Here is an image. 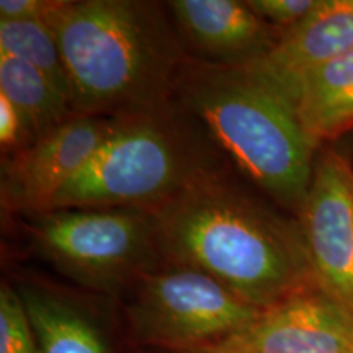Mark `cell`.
<instances>
[{
	"label": "cell",
	"mask_w": 353,
	"mask_h": 353,
	"mask_svg": "<svg viewBox=\"0 0 353 353\" xmlns=\"http://www.w3.org/2000/svg\"><path fill=\"white\" fill-rule=\"evenodd\" d=\"M152 214L162 262L208 273L260 309L317 280L298 219L216 169Z\"/></svg>",
	"instance_id": "1"
},
{
	"label": "cell",
	"mask_w": 353,
	"mask_h": 353,
	"mask_svg": "<svg viewBox=\"0 0 353 353\" xmlns=\"http://www.w3.org/2000/svg\"><path fill=\"white\" fill-rule=\"evenodd\" d=\"M74 114L134 117L174 107L188 57L152 3L59 0L48 17Z\"/></svg>",
	"instance_id": "2"
},
{
	"label": "cell",
	"mask_w": 353,
	"mask_h": 353,
	"mask_svg": "<svg viewBox=\"0 0 353 353\" xmlns=\"http://www.w3.org/2000/svg\"><path fill=\"white\" fill-rule=\"evenodd\" d=\"M174 101L205 128L254 187L298 213L321 148L288 97L245 68L188 59Z\"/></svg>",
	"instance_id": "3"
},
{
	"label": "cell",
	"mask_w": 353,
	"mask_h": 353,
	"mask_svg": "<svg viewBox=\"0 0 353 353\" xmlns=\"http://www.w3.org/2000/svg\"><path fill=\"white\" fill-rule=\"evenodd\" d=\"M175 107L121 117L112 134L51 210H139L156 213L214 167L176 120Z\"/></svg>",
	"instance_id": "4"
},
{
	"label": "cell",
	"mask_w": 353,
	"mask_h": 353,
	"mask_svg": "<svg viewBox=\"0 0 353 353\" xmlns=\"http://www.w3.org/2000/svg\"><path fill=\"white\" fill-rule=\"evenodd\" d=\"M32 245L97 290L132 283L162 262L156 218L139 210H50L26 216Z\"/></svg>",
	"instance_id": "5"
},
{
	"label": "cell",
	"mask_w": 353,
	"mask_h": 353,
	"mask_svg": "<svg viewBox=\"0 0 353 353\" xmlns=\"http://www.w3.org/2000/svg\"><path fill=\"white\" fill-rule=\"evenodd\" d=\"M262 311L208 273L161 262L134 281L126 319L136 345L175 353L228 337Z\"/></svg>",
	"instance_id": "6"
},
{
	"label": "cell",
	"mask_w": 353,
	"mask_h": 353,
	"mask_svg": "<svg viewBox=\"0 0 353 353\" xmlns=\"http://www.w3.org/2000/svg\"><path fill=\"white\" fill-rule=\"evenodd\" d=\"M188 353H353V312L316 280Z\"/></svg>",
	"instance_id": "7"
},
{
	"label": "cell",
	"mask_w": 353,
	"mask_h": 353,
	"mask_svg": "<svg viewBox=\"0 0 353 353\" xmlns=\"http://www.w3.org/2000/svg\"><path fill=\"white\" fill-rule=\"evenodd\" d=\"M296 219L317 281L353 312V162L319 149Z\"/></svg>",
	"instance_id": "8"
},
{
	"label": "cell",
	"mask_w": 353,
	"mask_h": 353,
	"mask_svg": "<svg viewBox=\"0 0 353 353\" xmlns=\"http://www.w3.org/2000/svg\"><path fill=\"white\" fill-rule=\"evenodd\" d=\"M120 118L76 114L20 152L3 159L2 206L30 216L50 211L57 193L76 176Z\"/></svg>",
	"instance_id": "9"
},
{
	"label": "cell",
	"mask_w": 353,
	"mask_h": 353,
	"mask_svg": "<svg viewBox=\"0 0 353 353\" xmlns=\"http://www.w3.org/2000/svg\"><path fill=\"white\" fill-rule=\"evenodd\" d=\"M175 25L206 63L252 64L273 50L283 32L265 21L247 0H172Z\"/></svg>",
	"instance_id": "10"
},
{
	"label": "cell",
	"mask_w": 353,
	"mask_h": 353,
	"mask_svg": "<svg viewBox=\"0 0 353 353\" xmlns=\"http://www.w3.org/2000/svg\"><path fill=\"white\" fill-rule=\"evenodd\" d=\"M353 51V0H317L262 59L241 65L280 88L309 70Z\"/></svg>",
	"instance_id": "11"
},
{
	"label": "cell",
	"mask_w": 353,
	"mask_h": 353,
	"mask_svg": "<svg viewBox=\"0 0 353 353\" xmlns=\"http://www.w3.org/2000/svg\"><path fill=\"white\" fill-rule=\"evenodd\" d=\"M278 90L288 97L304 130L322 148L353 128V51Z\"/></svg>",
	"instance_id": "12"
},
{
	"label": "cell",
	"mask_w": 353,
	"mask_h": 353,
	"mask_svg": "<svg viewBox=\"0 0 353 353\" xmlns=\"http://www.w3.org/2000/svg\"><path fill=\"white\" fill-rule=\"evenodd\" d=\"M32 325L38 353H112L107 337L85 309L48 286H15Z\"/></svg>",
	"instance_id": "13"
},
{
	"label": "cell",
	"mask_w": 353,
	"mask_h": 353,
	"mask_svg": "<svg viewBox=\"0 0 353 353\" xmlns=\"http://www.w3.org/2000/svg\"><path fill=\"white\" fill-rule=\"evenodd\" d=\"M0 94L21 113L34 141L76 117L59 88L19 57L0 54Z\"/></svg>",
	"instance_id": "14"
},
{
	"label": "cell",
	"mask_w": 353,
	"mask_h": 353,
	"mask_svg": "<svg viewBox=\"0 0 353 353\" xmlns=\"http://www.w3.org/2000/svg\"><path fill=\"white\" fill-rule=\"evenodd\" d=\"M0 54L19 57L37 68L70 101V85L59 44L46 21H0Z\"/></svg>",
	"instance_id": "15"
},
{
	"label": "cell",
	"mask_w": 353,
	"mask_h": 353,
	"mask_svg": "<svg viewBox=\"0 0 353 353\" xmlns=\"http://www.w3.org/2000/svg\"><path fill=\"white\" fill-rule=\"evenodd\" d=\"M0 353H38L19 291L7 281L0 285Z\"/></svg>",
	"instance_id": "16"
},
{
	"label": "cell",
	"mask_w": 353,
	"mask_h": 353,
	"mask_svg": "<svg viewBox=\"0 0 353 353\" xmlns=\"http://www.w3.org/2000/svg\"><path fill=\"white\" fill-rule=\"evenodd\" d=\"M247 3L265 21L286 32L306 19L317 0H247Z\"/></svg>",
	"instance_id": "17"
},
{
	"label": "cell",
	"mask_w": 353,
	"mask_h": 353,
	"mask_svg": "<svg viewBox=\"0 0 353 353\" xmlns=\"http://www.w3.org/2000/svg\"><path fill=\"white\" fill-rule=\"evenodd\" d=\"M34 141L25 118L7 97L0 94V148L3 157L20 152Z\"/></svg>",
	"instance_id": "18"
},
{
	"label": "cell",
	"mask_w": 353,
	"mask_h": 353,
	"mask_svg": "<svg viewBox=\"0 0 353 353\" xmlns=\"http://www.w3.org/2000/svg\"><path fill=\"white\" fill-rule=\"evenodd\" d=\"M59 0H0V21H46Z\"/></svg>",
	"instance_id": "19"
},
{
	"label": "cell",
	"mask_w": 353,
	"mask_h": 353,
	"mask_svg": "<svg viewBox=\"0 0 353 353\" xmlns=\"http://www.w3.org/2000/svg\"><path fill=\"white\" fill-rule=\"evenodd\" d=\"M162 353H167V352H162ZM176 353H188V352H176Z\"/></svg>",
	"instance_id": "20"
}]
</instances>
